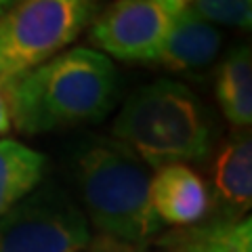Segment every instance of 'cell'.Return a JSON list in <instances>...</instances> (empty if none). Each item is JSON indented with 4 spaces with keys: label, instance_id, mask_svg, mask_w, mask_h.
<instances>
[{
    "label": "cell",
    "instance_id": "cell-1",
    "mask_svg": "<svg viewBox=\"0 0 252 252\" xmlns=\"http://www.w3.org/2000/svg\"><path fill=\"white\" fill-rule=\"evenodd\" d=\"M11 126L23 135L99 122L118 97V72L107 55L76 46L2 84Z\"/></svg>",
    "mask_w": 252,
    "mask_h": 252
},
{
    "label": "cell",
    "instance_id": "cell-2",
    "mask_svg": "<svg viewBox=\"0 0 252 252\" xmlns=\"http://www.w3.org/2000/svg\"><path fill=\"white\" fill-rule=\"evenodd\" d=\"M84 217L107 240L141 244L162 229L149 204V168L118 139L89 137L72 158Z\"/></svg>",
    "mask_w": 252,
    "mask_h": 252
},
{
    "label": "cell",
    "instance_id": "cell-3",
    "mask_svg": "<svg viewBox=\"0 0 252 252\" xmlns=\"http://www.w3.org/2000/svg\"><path fill=\"white\" fill-rule=\"evenodd\" d=\"M112 132L147 168L158 170L202 162L212 149L215 122L189 86L162 78L130 93Z\"/></svg>",
    "mask_w": 252,
    "mask_h": 252
},
{
    "label": "cell",
    "instance_id": "cell-4",
    "mask_svg": "<svg viewBox=\"0 0 252 252\" xmlns=\"http://www.w3.org/2000/svg\"><path fill=\"white\" fill-rule=\"evenodd\" d=\"M93 13V0H19L0 15V78H13L72 44Z\"/></svg>",
    "mask_w": 252,
    "mask_h": 252
},
{
    "label": "cell",
    "instance_id": "cell-5",
    "mask_svg": "<svg viewBox=\"0 0 252 252\" xmlns=\"http://www.w3.org/2000/svg\"><path fill=\"white\" fill-rule=\"evenodd\" d=\"M91 242L84 212L55 185H38L0 217V252H82Z\"/></svg>",
    "mask_w": 252,
    "mask_h": 252
},
{
    "label": "cell",
    "instance_id": "cell-6",
    "mask_svg": "<svg viewBox=\"0 0 252 252\" xmlns=\"http://www.w3.org/2000/svg\"><path fill=\"white\" fill-rule=\"evenodd\" d=\"M185 9L177 0H116L94 19L91 42L107 57L152 63Z\"/></svg>",
    "mask_w": 252,
    "mask_h": 252
},
{
    "label": "cell",
    "instance_id": "cell-7",
    "mask_svg": "<svg viewBox=\"0 0 252 252\" xmlns=\"http://www.w3.org/2000/svg\"><path fill=\"white\" fill-rule=\"evenodd\" d=\"M149 204L162 225L187 227L206 219L212 198L198 172L187 164H170L149 179Z\"/></svg>",
    "mask_w": 252,
    "mask_h": 252
},
{
    "label": "cell",
    "instance_id": "cell-8",
    "mask_svg": "<svg viewBox=\"0 0 252 252\" xmlns=\"http://www.w3.org/2000/svg\"><path fill=\"white\" fill-rule=\"evenodd\" d=\"M220 42V32L187 6L172 23L156 63L172 72H191L206 67L219 55Z\"/></svg>",
    "mask_w": 252,
    "mask_h": 252
},
{
    "label": "cell",
    "instance_id": "cell-9",
    "mask_svg": "<svg viewBox=\"0 0 252 252\" xmlns=\"http://www.w3.org/2000/svg\"><path fill=\"white\" fill-rule=\"evenodd\" d=\"M158 246L166 252H252V219L223 215L177 227L160 235Z\"/></svg>",
    "mask_w": 252,
    "mask_h": 252
},
{
    "label": "cell",
    "instance_id": "cell-10",
    "mask_svg": "<svg viewBox=\"0 0 252 252\" xmlns=\"http://www.w3.org/2000/svg\"><path fill=\"white\" fill-rule=\"evenodd\" d=\"M215 187L220 202L227 206V217L248 215L252 204V139L248 128L233 132L219 152Z\"/></svg>",
    "mask_w": 252,
    "mask_h": 252
},
{
    "label": "cell",
    "instance_id": "cell-11",
    "mask_svg": "<svg viewBox=\"0 0 252 252\" xmlns=\"http://www.w3.org/2000/svg\"><path fill=\"white\" fill-rule=\"evenodd\" d=\"M217 101L227 122L248 128L252 124V53L240 44L225 55L217 69Z\"/></svg>",
    "mask_w": 252,
    "mask_h": 252
},
{
    "label": "cell",
    "instance_id": "cell-12",
    "mask_svg": "<svg viewBox=\"0 0 252 252\" xmlns=\"http://www.w3.org/2000/svg\"><path fill=\"white\" fill-rule=\"evenodd\" d=\"M46 156L17 139H0V217L42 183Z\"/></svg>",
    "mask_w": 252,
    "mask_h": 252
},
{
    "label": "cell",
    "instance_id": "cell-13",
    "mask_svg": "<svg viewBox=\"0 0 252 252\" xmlns=\"http://www.w3.org/2000/svg\"><path fill=\"white\" fill-rule=\"evenodd\" d=\"M189 9L212 26L250 30L252 23V0H193Z\"/></svg>",
    "mask_w": 252,
    "mask_h": 252
},
{
    "label": "cell",
    "instance_id": "cell-14",
    "mask_svg": "<svg viewBox=\"0 0 252 252\" xmlns=\"http://www.w3.org/2000/svg\"><path fill=\"white\" fill-rule=\"evenodd\" d=\"M13 128L11 126V114H9V103H6V94L4 89L0 84V137L6 135Z\"/></svg>",
    "mask_w": 252,
    "mask_h": 252
},
{
    "label": "cell",
    "instance_id": "cell-15",
    "mask_svg": "<svg viewBox=\"0 0 252 252\" xmlns=\"http://www.w3.org/2000/svg\"><path fill=\"white\" fill-rule=\"evenodd\" d=\"M91 252H135L132 248H126V244H120V242H105L103 246H99L97 250H91Z\"/></svg>",
    "mask_w": 252,
    "mask_h": 252
},
{
    "label": "cell",
    "instance_id": "cell-16",
    "mask_svg": "<svg viewBox=\"0 0 252 252\" xmlns=\"http://www.w3.org/2000/svg\"><path fill=\"white\" fill-rule=\"evenodd\" d=\"M17 2H19V0H0V15H4L9 9H13Z\"/></svg>",
    "mask_w": 252,
    "mask_h": 252
},
{
    "label": "cell",
    "instance_id": "cell-17",
    "mask_svg": "<svg viewBox=\"0 0 252 252\" xmlns=\"http://www.w3.org/2000/svg\"><path fill=\"white\" fill-rule=\"evenodd\" d=\"M177 2H181V4H183V6H189V4H191V2H193V0H177Z\"/></svg>",
    "mask_w": 252,
    "mask_h": 252
},
{
    "label": "cell",
    "instance_id": "cell-18",
    "mask_svg": "<svg viewBox=\"0 0 252 252\" xmlns=\"http://www.w3.org/2000/svg\"><path fill=\"white\" fill-rule=\"evenodd\" d=\"M0 84H2V78H0Z\"/></svg>",
    "mask_w": 252,
    "mask_h": 252
}]
</instances>
